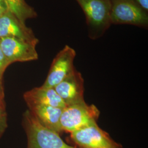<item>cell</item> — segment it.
Segmentation results:
<instances>
[{
  "label": "cell",
  "instance_id": "obj_1",
  "mask_svg": "<svg viewBox=\"0 0 148 148\" xmlns=\"http://www.w3.org/2000/svg\"><path fill=\"white\" fill-rule=\"evenodd\" d=\"M22 125L27 137V148H79L65 143L59 134L43 126L29 109L23 115Z\"/></svg>",
  "mask_w": 148,
  "mask_h": 148
},
{
  "label": "cell",
  "instance_id": "obj_2",
  "mask_svg": "<svg viewBox=\"0 0 148 148\" xmlns=\"http://www.w3.org/2000/svg\"><path fill=\"white\" fill-rule=\"evenodd\" d=\"M84 13L88 36L102 37L111 26L110 0H75Z\"/></svg>",
  "mask_w": 148,
  "mask_h": 148
},
{
  "label": "cell",
  "instance_id": "obj_3",
  "mask_svg": "<svg viewBox=\"0 0 148 148\" xmlns=\"http://www.w3.org/2000/svg\"><path fill=\"white\" fill-rule=\"evenodd\" d=\"M100 111L95 105H88L85 101L66 106L60 117L62 132L72 133L97 121Z\"/></svg>",
  "mask_w": 148,
  "mask_h": 148
},
{
  "label": "cell",
  "instance_id": "obj_4",
  "mask_svg": "<svg viewBox=\"0 0 148 148\" xmlns=\"http://www.w3.org/2000/svg\"><path fill=\"white\" fill-rule=\"evenodd\" d=\"M112 24H128L147 29L148 12L134 0H110Z\"/></svg>",
  "mask_w": 148,
  "mask_h": 148
},
{
  "label": "cell",
  "instance_id": "obj_5",
  "mask_svg": "<svg viewBox=\"0 0 148 148\" xmlns=\"http://www.w3.org/2000/svg\"><path fill=\"white\" fill-rule=\"evenodd\" d=\"M70 138L79 148H123L101 129L97 122L71 133Z\"/></svg>",
  "mask_w": 148,
  "mask_h": 148
},
{
  "label": "cell",
  "instance_id": "obj_6",
  "mask_svg": "<svg viewBox=\"0 0 148 148\" xmlns=\"http://www.w3.org/2000/svg\"><path fill=\"white\" fill-rule=\"evenodd\" d=\"M76 52L74 48L65 45L53 59L43 87L54 88L76 70L74 65Z\"/></svg>",
  "mask_w": 148,
  "mask_h": 148
},
{
  "label": "cell",
  "instance_id": "obj_7",
  "mask_svg": "<svg viewBox=\"0 0 148 148\" xmlns=\"http://www.w3.org/2000/svg\"><path fill=\"white\" fill-rule=\"evenodd\" d=\"M0 47L11 64L30 62L38 58L36 45L15 37L0 38Z\"/></svg>",
  "mask_w": 148,
  "mask_h": 148
},
{
  "label": "cell",
  "instance_id": "obj_8",
  "mask_svg": "<svg viewBox=\"0 0 148 148\" xmlns=\"http://www.w3.org/2000/svg\"><path fill=\"white\" fill-rule=\"evenodd\" d=\"M54 88L66 106L85 101L84 79L76 69Z\"/></svg>",
  "mask_w": 148,
  "mask_h": 148
},
{
  "label": "cell",
  "instance_id": "obj_9",
  "mask_svg": "<svg viewBox=\"0 0 148 148\" xmlns=\"http://www.w3.org/2000/svg\"><path fill=\"white\" fill-rule=\"evenodd\" d=\"M15 37L37 46L39 42L32 29L8 10L0 18V38Z\"/></svg>",
  "mask_w": 148,
  "mask_h": 148
},
{
  "label": "cell",
  "instance_id": "obj_10",
  "mask_svg": "<svg viewBox=\"0 0 148 148\" xmlns=\"http://www.w3.org/2000/svg\"><path fill=\"white\" fill-rule=\"evenodd\" d=\"M23 98L29 108L36 106H51L61 108L66 106L54 88L42 86L35 87L26 92Z\"/></svg>",
  "mask_w": 148,
  "mask_h": 148
},
{
  "label": "cell",
  "instance_id": "obj_11",
  "mask_svg": "<svg viewBox=\"0 0 148 148\" xmlns=\"http://www.w3.org/2000/svg\"><path fill=\"white\" fill-rule=\"evenodd\" d=\"M29 109L43 126L59 134L62 132L60 117L63 108L51 106H36L29 108Z\"/></svg>",
  "mask_w": 148,
  "mask_h": 148
},
{
  "label": "cell",
  "instance_id": "obj_12",
  "mask_svg": "<svg viewBox=\"0 0 148 148\" xmlns=\"http://www.w3.org/2000/svg\"><path fill=\"white\" fill-rule=\"evenodd\" d=\"M7 8L21 21L25 23L27 19L37 17L35 9L25 0H3Z\"/></svg>",
  "mask_w": 148,
  "mask_h": 148
},
{
  "label": "cell",
  "instance_id": "obj_13",
  "mask_svg": "<svg viewBox=\"0 0 148 148\" xmlns=\"http://www.w3.org/2000/svg\"><path fill=\"white\" fill-rule=\"evenodd\" d=\"M7 127V114L5 106H0V138L5 132Z\"/></svg>",
  "mask_w": 148,
  "mask_h": 148
},
{
  "label": "cell",
  "instance_id": "obj_14",
  "mask_svg": "<svg viewBox=\"0 0 148 148\" xmlns=\"http://www.w3.org/2000/svg\"><path fill=\"white\" fill-rule=\"evenodd\" d=\"M8 60L5 58L0 47V86H3V77L7 68L10 65Z\"/></svg>",
  "mask_w": 148,
  "mask_h": 148
},
{
  "label": "cell",
  "instance_id": "obj_15",
  "mask_svg": "<svg viewBox=\"0 0 148 148\" xmlns=\"http://www.w3.org/2000/svg\"><path fill=\"white\" fill-rule=\"evenodd\" d=\"M144 11L148 12V0H134Z\"/></svg>",
  "mask_w": 148,
  "mask_h": 148
},
{
  "label": "cell",
  "instance_id": "obj_16",
  "mask_svg": "<svg viewBox=\"0 0 148 148\" xmlns=\"http://www.w3.org/2000/svg\"><path fill=\"white\" fill-rule=\"evenodd\" d=\"M0 106H5V92L3 87L0 86Z\"/></svg>",
  "mask_w": 148,
  "mask_h": 148
},
{
  "label": "cell",
  "instance_id": "obj_17",
  "mask_svg": "<svg viewBox=\"0 0 148 148\" xmlns=\"http://www.w3.org/2000/svg\"><path fill=\"white\" fill-rule=\"evenodd\" d=\"M7 10V8L4 2L3 1V0H0V18Z\"/></svg>",
  "mask_w": 148,
  "mask_h": 148
}]
</instances>
